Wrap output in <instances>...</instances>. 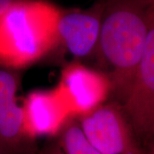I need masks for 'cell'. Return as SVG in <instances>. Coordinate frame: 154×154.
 Returning a JSON list of instances; mask_svg holds the SVG:
<instances>
[{
    "label": "cell",
    "mask_w": 154,
    "mask_h": 154,
    "mask_svg": "<svg viewBox=\"0 0 154 154\" xmlns=\"http://www.w3.org/2000/svg\"><path fill=\"white\" fill-rule=\"evenodd\" d=\"M60 133L59 146L64 154H103L91 145L75 122L69 120Z\"/></svg>",
    "instance_id": "cell-9"
},
{
    "label": "cell",
    "mask_w": 154,
    "mask_h": 154,
    "mask_svg": "<svg viewBox=\"0 0 154 154\" xmlns=\"http://www.w3.org/2000/svg\"><path fill=\"white\" fill-rule=\"evenodd\" d=\"M18 0H0V15H2L10 6Z\"/></svg>",
    "instance_id": "cell-11"
},
{
    "label": "cell",
    "mask_w": 154,
    "mask_h": 154,
    "mask_svg": "<svg viewBox=\"0 0 154 154\" xmlns=\"http://www.w3.org/2000/svg\"><path fill=\"white\" fill-rule=\"evenodd\" d=\"M134 134L154 138V5L148 13V33L131 88L122 104Z\"/></svg>",
    "instance_id": "cell-3"
},
{
    "label": "cell",
    "mask_w": 154,
    "mask_h": 154,
    "mask_svg": "<svg viewBox=\"0 0 154 154\" xmlns=\"http://www.w3.org/2000/svg\"><path fill=\"white\" fill-rule=\"evenodd\" d=\"M61 11L41 0H18L0 15V67L20 69L47 55L60 43Z\"/></svg>",
    "instance_id": "cell-2"
},
{
    "label": "cell",
    "mask_w": 154,
    "mask_h": 154,
    "mask_svg": "<svg viewBox=\"0 0 154 154\" xmlns=\"http://www.w3.org/2000/svg\"><path fill=\"white\" fill-rule=\"evenodd\" d=\"M149 2H150L151 5H154V0H149Z\"/></svg>",
    "instance_id": "cell-12"
},
{
    "label": "cell",
    "mask_w": 154,
    "mask_h": 154,
    "mask_svg": "<svg viewBox=\"0 0 154 154\" xmlns=\"http://www.w3.org/2000/svg\"><path fill=\"white\" fill-rule=\"evenodd\" d=\"M39 154H64V152H63L59 145L51 144L46 146Z\"/></svg>",
    "instance_id": "cell-10"
},
{
    "label": "cell",
    "mask_w": 154,
    "mask_h": 154,
    "mask_svg": "<svg viewBox=\"0 0 154 154\" xmlns=\"http://www.w3.org/2000/svg\"><path fill=\"white\" fill-rule=\"evenodd\" d=\"M19 77L16 70L0 67V152L17 154L32 140L24 129L23 111L17 94Z\"/></svg>",
    "instance_id": "cell-8"
},
{
    "label": "cell",
    "mask_w": 154,
    "mask_h": 154,
    "mask_svg": "<svg viewBox=\"0 0 154 154\" xmlns=\"http://www.w3.org/2000/svg\"><path fill=\"white\" fill-rule=\"evenodd\" d=\"M97 53L110 72L112 92L123 103L143 55L148 33L149 0H104Z\"/></svg>",
    "instance_id": "cell-1"
},
{
    "label": "cell",
    "mask_w": 154,
    "mask_h": 154,
    "mask_svg": "<svg viewBox=\"0 0 154 154\" xmlns=\"http://www.w3.org/2000/svg\"><path fill=\"white\" fill-rule=\"evenodd\" d=\"M22 108L24 129L31 140L61 132L72 117L71 111L57 88L30 93Z\"/></svg>",
    "instance_id": "cell-6"
},
{
    "label": "cell",
    "mask_w": 154,
    "mask_h": 154,
    "mask_svg": "<svg viewBox=\"0 0 154 154\" xmlns=\"http://www.w3.org/2000/svg\"><path fill=\"white\" fill-rule=\"evenodd\" d=\"M80 127L87 140L103 154H145L122 105H102L81 118Z\"/></svg>",
    "instance_id": "cell-4"
},
{
    "label": "cell",
    "mask_w": 154,
    "mask_h": 154,
    "mask_svg": "<svg viewBox=\"0 0 154 154\" xmlns=\"http://www.w3.org/2000/svg\"><path fill=\"white\" fill-rule=\"evenodd\" d=\"M57 88L65 99L72 116H83L94 111L112 92L107 75L80 63H71L63 69Z\"/></svg>",
    "instance_id": "cell-5"
},
{
    "label": "cell",
    "mask_w": 154,
    "mask_h": 154,
    "mask_svg": "<svg viewBox=\"0 0 154 154\" xmlns=\"http://www.w3.org/2000/svg\"><path fill=\"white\" fill-rule=\"evenodd\" d=\"M0 154H1V152H0Z\"/></svg>",
    "instance_id": "cell-14"
},
{
    "label": "cell",
    "mask_w": 154,
    "mask_h": 154,
    "mask_svg": "<svg viewBox=\"0 0 154 154\" xmlns=\"http://www.w3.org/2000/svg\"><path fill=\"white\" fill-rule=\"evenodd\" d=\"M104 9V0H99L84 11H61L57 22L59 41L71 54L86 57L97 52Z\"/></svg>",
    "instance_id": "cell-7"
},
{
    "label": "cell",
    "mask_w": 154,
    "mask_h": 154,
    "mask_svg": "<svg viewBox=\"0 0 154 154\" xmlns=\"http://www.w3.org/2000/svg\"><path fill=\"white\" fill-rule=\"evenodd\" d=\"M149 154H154V145L153 146H152V151H151V152Z\"/></svg>",
    "instance_id": "cell-13"
}]
</instances>
